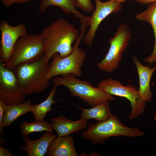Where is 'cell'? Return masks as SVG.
Returning a JSON list of instances; mask_svg holds the SVG:
<instances>
[{
  "label": "cell",
  "mask_w": 156,
  "mask_h": 156,
  "mask_svg": "<svg viewBox=\"0 0 156 156\" xmlns=\"http://www.w3.org/2000/svg\"><path fill=\"white\" fill-rule=\"evenodd\" d=\"M44 41V53L49 60L53 54L65 57L73 51L72 43L80 38L79 31L66 20L60 18L44 29L40 33Z\"/></svg>",
  "instance_id": "cell-1"
},
{
  "label": "cell",
  "mask_w": 156,
  "mask_h": 156,
  "mask_svg": "<svg viewBox=\"0 0 156 156\" xmlns=\"http://www.w3.org/2000/svg\"><path fill=\"white\" fill-rule=\"evenodd\" d=\"M50 63L43 54L39 59L21 64L17 67L16 76L18 85L25 95L41 92L49 84L45 78Z\"/></svg>",
  "instance_id": "cell-2"
},
{
  "label": "cell",
  "mask_w": 156,
  "mask_h": 156,
  "mask_svg": "<svg viewBox=\"0 0 156 156\" xmlns=\"http://www.w3.org/2000/svg\"><path fill=\"white\" fill-rule=\"evenodd\" d=\"M144 134L138 128L124 125L117 116L113 115L103 121L90 122L87 129L81 133L82 139L89 140L94 144L104 143L112 136L133 137L143 136Z\"/></svg>",
  "instance_id": "cell-3"
},
{
  "label": "cell",
  "mask_w": 156,
  "mask_h": 156,
  "mask_svg": "<svg viewBox=\"0 0 156 156\" xmlns=\"http://www.w3.org/2000/svg\"><path fill=\"white\" fill-rule=\"evenodd\" d=\"M54 86L62 85L67 88L71 96L77 97L92 107L103 102L112 101V95L93 87L88 81L77 79L72 74L56 76L52 79Z\"/></svg>",
  "instance_id": "cell-4"
},
{
  "label": "cell",
  "mask_w": 156,
  "mask_h": 156,
  "mask_svg": "<svg viewBox=\"0 0 156 156\" xmlns=\"http://www.w3.org/2000/svg\"><path fill=\"white\" fill-rule=\"evenodd\" d=\"M44 41L40 33L27 34L18 39L10 59L4 64L12 70L21 64L40 59L44 54Z\"/></svg>",
  "instance_id": "cell-5"
},
{
  "label": "cell",
  "mask_w": 156,
  "mask_h": 156,
  "mask_svg": "<svg viewBox=\"0 0 156 156\" xmlns=\"http://www.w3.org/2000/svg\"><path fill=\"white\" fill-rule=\"evenodd\" d=\"M81 39L76 41L73 52L68 56L61 58L58 53L52 55V60L45 76L49 80L59 75L72 74L76 77H81V68L86 59L85 51L79 48Z\"/></svg>",
  "instance_id": "cell-6"
},
{
  "label": "cell",
  "mask_w": 156,
  "mask_h": 156,
  "mask_svg": "<svg viewBox=\"0 0 156 156\" xmlns=\"http://www.w3.org/2000/svg\"><path fill=\"white\" fill-rule=\"evenodd\" d=\"M131 35L126 24H122L118 26L114 37L109 39L110 47L108 53L102 60L97 64L100 70L111 73L118 68Z\"/></svg>",
  "instance_id": "cell-7"
},
{
  "label": "cell",
  "mask_w": 156,
  "mask_h": 156,
  "mask_svg": "<svg viewBox=\"0 0 156 156\" xmlns=\"http://www.w3.org/2000/svg\"><path fill=\"white\" fill-rule=\"evenodd\" d=\"M97 87L112 95L127 99L131 103V112L128 116L130 119H136L143 114L146 102L141 99L137 89L132 85L125 86L118 80L109 78L100 81L98 84Z\"/></svg>",
  "instance_id": "cell-8"
},
{
  "label": "cell",
  "mask_w": 156,
  "mask_h": 156,
  "mask_svg": "<svg viewBox=\"0 0 156 156\" xmlns=\"http://www.w3.org/2000/svg\"><path fill=\"white\" fill-rule=\"evenodd\" d=\"M25 95L20 90L16 75L0 62V100L6 105L23 102Z\"/></svg>",
  "instance_id": "cell-9"
},
{
  "label": "cell",
  "mask_w": 156,
  "mask_h": 156,
  "mask_svg": "<svg viewBox=\"0 0 156 156\" xmlns=\"http://www.w3.org/2000/svg\"><path fill=\"white\" fill-rule=\"evenodd\" d=\"M0 62L4 64L10 59L18 39L27 34L28 32L24 24L21 23L16 26H12L3 20L0 22Z\"/></svg>",
  "instance_id": "cell-10"
},
{
  "label": "cell",
  "mask_w": 156,
  "mask_h": 156,
  "mask_svg": "<svg viewBox=\"0 0 156 156\" xmlns=\"http://www.w3.org/2000/svg\"><path fill=\"white\" fill-rule=\"evenodd\" d=\"M95 9L89 22L90 28L83 38L84 43L90 47L93 45L96 32L102 21L109 14L117 13L122 8L121 3L116 0H110L105 2L95 0Z\"/></svg>",
  "instance_id": "cell-11"
},
{
  "label": "cell",
  "mask_w": 156,
  "mask_h": 156,
  "mask_svg": "<svg viewBox=\"0 0 156 156\" xmlns=\"http://www.w3.org/2000/svg\"><path fill=\"white\" fill-rule=\"evenodd\" d=\"M53 5L60 7L66 14H73L75 17L79 18L81 23V33L85 34L86 28L89 25L91 17L84 16L77 10L76 0H41L38 11L43 13Z\"/></svg>",
  "instance_id": "cell-12"
},
{
  "label": "cell",
  "mask_w": 156,
  "mask_h": 156,
  "mask_svg": "<svg viewBox=\"0 0 156 156\" xmlns=\"http://www.w3.org/2000/svg\"><path fill=\"white\" fill-rule=\"evenodd\" d=\"M56 137V135L52 132L48 131L36 140H32L27 136H23L22 138L25 146L19 149L21 151H26L29 156H43L47 153L51 142Z\"/></svg>",
  "instance_id": "cell-13"
},
{
  "label": "cell",
  "mask_w": 156,
  "mask_h": 156,
  "mask_svg": "<svg viewBox=\"0 0 156 156\" xmlns=\"http://www.w3.org/2000/svg\"><path fill=\"white\" fill-rule=\"evenodd\" d=\"M133 61L137 68L139 78L140 86L138 90V94L142 100L149 102L153 98L150 88V82L152 75L156 70V66L151 68L144 66L135 55L133 56Z\"/></svg>",
  "instance_id": "cell-14"
},
{
  "label": "cell",
  "mask_w": 156,
  "mask_h": 156,
  "mask_svg": "<svg viewBox=\"0 0 156 156\" xmlns=\"http://www.w3.org/2000/svg\"><path fill=\"white\" fill-rule=\"evenodd\" d=\"M50 121L53 129L57 133L58 137L69 135L79 131L83 130L88 126L87 120L81 118L76 121L70 120L62 115L52 118Z\"/></svg>",
  "instance_id": "cell-15"
},
{
  "label": "cell",
  "mask_w": 156,
  "mask_h": 156,
  "mask_svg": "<svg viewBox=\"0 0 156 156\" xmlns=\"http://www.w3.org/2000/svg\"><path fill=\"white\" fill-rule=\"evenodd\" d=\"M46 155L49 156H77L74 141L70 135L58 137L49 145Z\"/></svg>",
  "instance_id": "cell-16"
},
{
  "label": "cell",
  "mask_w": 156,
  "mask_h": 156,
  "mask_svg": "<svg viewBox=\"0 0 156 156\" xmlns=\"http://www.w3.org/2000/svg\"><path fill=\"white\" fill-rule=\"evenodd\" d=\"M138 20L148 23L153 28L155 37V43L152 53L144 59L149 64L156 62V2L149 5L147 9L135 16Z\"/></svg>",
  "instance_id": "cell-17"
},
{
  "label": "cell",
  "mask_w": 156,
  "mask_h": 156,
  "mask_svg": "<svg viewBox=\"0 0 156 156\" xmlns=\"http://www.w3.org/2000/svg\"><path fill=\"white\" fill-rule=\"evenodd\" d=\"M76 106L81 110V118L87 121L89 119H94L97 121H102L112 115L108 101L102 102L90 109L84 108Z\"/></svg>",
  "instance_id": "cell-18"
},
{
  "label": "cell",
  "mask_w": 156,
  "mask_h": 156,
  "mask_svg": "<svg viewBox=\"0 0 156 156\" xmlns=\"http://www.w3.org/2000/svg\"><path fill=\"white\" fill-rule=\"evenodd\" d=\"M32 105L31 102L28 100L18 104L7 105L3 116V127L9 126L20 116L31 112Z\"/></svg>",
  "instance_id": "cell-19"
},
{
  "label": "cell",
  "mask_w": 156,
  "mask_h": 156,
  "mask_svg": "<svg viewBox=\"0 0 156 156\" xmlns=\"http://www.w3.org/2000/svg\"><path fill=\"white\" fill-rule=\"evenodd\" d=\"M57 86H53L49 95L46 99L39 103L32 104L31 112L35 118V121L39 122L44 121V117L48 112L53 109L59 107L58 106L51 108V106L55 103L60 100L55 101L53 98L57 91Z\"/></svg>",
  "instance_id": "cell-20"
},
{
  "label": "cell",
  "mask_w": 156,
  "mask_h": 156,
  "mask_svg": "<svg viewBox=\"0 0 156 156\" xmlns=\"http://www.w3.org/2000/svg\"><path fill=\"white\" fill-rule=\"evenodd\" d=\"M20 129L21 134L24 136H27L29 134L33 132H41L44 131H53L51 124L44 121L31 123H28L25 121L22 122Z\"/></svg>",
  "instance_id": "cell-21"
},
{
  "label": "cell",
  "mask_w": 156,
  "mask_h": 156,
  "mask_svg": "<svg viewBox=\"0 0 156 156\" xmlns=\"http://www.w3.org/2000/svg\"><path fill=\"white\" fill-rule=\"evenodd\" d=\"M77 6L82 11L89 13L92 11L94 6L90 0H76Z\"/></svg>",
  "instance_id": "cell-22"
},
{
  "label": "cell",
  "mask_w": 156,
  "mask_h": 156,
  "mask_svg": "<svg viewBox=\"0 0 156 156\" xmlns=\"http://www.w3.org/2000/svg\"><path fill=\"white\" fill-rule=\"evenodd\" d=\"M6 106L4 103L0 100V133L1 135L3 134V118Z\"/></svg>",
  "instance_id": "cell-23"
},
{
  "label": "cell",
  "mask_w": 156,
  "mask_h": 156,
  "mask_svg": "<svg viewBox=\"0 0 156 156\" xmlns=\"http://www.w3.org/2000/svg\"><path fill=\"white\" fill-rule=\"evenodd\" d=\"M0 156H13L10 151L9 149L0 146Z\"/></svg>",
  "instance_id": "cell-24"
},
{
  "label": "cell",
  "mask_w": 156,
  "mask_h": 156,
  "mask_svg": "<svg viewBox=\"0 0 156 156\" xmlns=\"http://www.w3.org/2000/svg\"><path fill=\"white\" fill-rule=\"evenodd\" d=\"M139 3L145 4H151L156 2V0H133Z\"/></svg>",
  "instance_id": "cell-25"
},
{
  "label": "cell",
  "mask_w": 156,
  "mask_h": 156,
  "mask_svg": "<svg viewBox=\"0 0 156 156\" xmlns=\"http://www.w3.org/2000/svg\"><path fill=\"white\" fill-rule=\"evenodd\" d=\"M4 5L6 7H8L11 6L12 3V0H1Z\"/></svg>",
  "instance_id": "cell-26"
},
{
  "label": "cell",
  "mask_w": 156,
  "mask_h": 156,
  "mask_svg": "<svg viewBox=\"0 0 156 156\" xmlns=\"http://www.w3.org/2000/svg\"><path fill=\"white\" fill-rule=\"evenodd\" d=\"M32 0H12V4L14 3L22 4L31 1Z\"/></svg>",
  "instance_id": "cell-27"
},
{
  "label": "cell",
  "mask_w": 156,
  "mask_h": 156,
  "mask_svg": "<svg viewBox=\"0 0 156 156\" xmlns=\"http://www.w3.org/2000/svg\"><path fill=\"white\" fill-rule=\"evenodd\" d=\"M116 0L118 2L121 3L125 1L126 0Z\"/></svg>",
  "instance_id": "cell-28"
},
{
  "label": "cell",
  "mask_w": 156,
  "mask_h": 156,
  "mask_svg": "<svg viewBox=\"0 0 156 156\" xmlns=\"http://www.w3.org/2000/svg\"><path fill=\"white\" fill-rule=\"evenodd\" d=\"M154 119L156 121V114L154 115Z\"/></svg>",
  "instance_id": "cell-29"
}]
</instances>
